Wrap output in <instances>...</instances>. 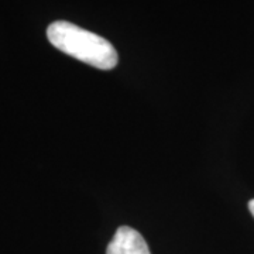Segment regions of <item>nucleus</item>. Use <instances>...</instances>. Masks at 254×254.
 Instances as JSON below:
<instances>
[{
    "label": "nucleus",
    "mask_w": 254,
    "mask_h": 254,
    "mask_svg": "<svg viewBox=\"0 0 254 254\" xmlns=\"http://www.w3.org/2000/svg\"><path fill=\"white\" fill-rule=\"evenodd\" d=\"M47 37L57 50L95 68L108 71L119 63L118 51L106 38L69 21L51 23Z\"/></svg>",
    "instance_id": "obj_1"
},
{
    "label": "nucleus",
    "mask_w": 254,
    "mask_h": 254,
    "mask_svg": "<svg viewBox=\"0 0 254 254\" xmlns=\"http://www.w3.org/2000/svg\"><path fill=\"white\" fill-rule=\"evenodd\" d=\"M106 254H151L144 237L128 226L119 227L108 246Z\"/></svg>",
    "instance_id": "obj_2"
},
{
    "label": "nucleus",
    "mask_w": 254,
    "mask_h": 254,
    "mask_svg": "<svg viewBox=\"0 0 254 254\" xmlns=\"http://www.w3.org/2000/svg\"><path fill=\"white\" fill-rule=\"evenodd\" d=\"M249 209H250V212H252V215L254 216V199H252L249 202Z\"/></svg>",
    "instance_id": "obj_3"
}]
</instances>
